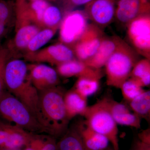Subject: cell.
<instances>
[{"label": "cell", "instance_id": "1", "mask_svg": "<svg viewBox=\"0 0 150 150\" xmlns=\"http://www.w3.org/2000/svg\"><path fill=\"white\" fill-rule=\"evenodd\" d=\"M37 118L46 134L60 139L69 128L64 102L65 91L59 86L38 91Z\"/></svg>", "mask_w": 150, "mask_h": 150}, {"label": "cell", "instance_id": "2", "mask_svg": "<svg viewBox=\"0 0 150 150\" xmlns=\"http://www.w3.org/2000/svg\"><path fill=\"white\" fill-rule=\"evenodd\" d=\"M4 79L6 90L23 103L37 118L38 92L30 81L28 64L20 58H11L5 67Z\"/></svg>", "mask_w": 150, "mask_h": 150}, {"label": "cell", "instance_id": "3", "mask_svg": "<svg viewBox=\"0 0 150 150\" xmlns=\"http://www.w3.org/2000/svg\"><path fill=\"white\" fill-rule=\"evenodd\" d=\"M0 119L32 134H46L29 108L6 90L0 97Z\"/></svg>", "mask_w": 150, "mask_h": 150}, {"label": "cell", "instance_id": "4", "mask_svg": "<svg viewBox=\"0 0 150 150\" xmlns=\"http://www.w3.org/2000/svg\"><path fill=\"white\" fill-rule=\"evenodd\" d=\"M140 56L129 43L121 38L104 66L107 85L120 89L130 77L134 66L140 59Z\"/></svg>", "mask_w": 150, "mask_h": 150}, {"label": "cell", "instance_id": "5", "mask_svg": "<svg viewBox=\"0 0 150 150\" xmlns=\"http://www.w3.org/2000/svg\"><path fill=\"white\" fill-rule=\"evenodd\" d=\"M83 117L89 128L109 140L113 150H119L118 124L101 99L88 106Z\"/></svg>", "mask_w": 150, "mask_h": 150}, {"label": "cell", "instance_id": "6", "mask_svg": "<svg viewBox=\"0 0 150 150\" xmlns=\"http://www.w3.org/2000/svg\"><path fill=\"white\" fill-rule=\"evenodd\" d=\"M89 21L84 10H78L66 13L59 29L60 42L72 48L85 31Z\"/></svg>", "mask_w": 150, "mask_h": 150}, {"label": "cell", "instance_id": "7", "mask_svg": "<svg viewBox=\"0 0 150 150\" xmlns=\"http://www.w3.org/2000/svg\"><path fill=\"white\" fill-rule=\"evenodd\" d=\"M126 27L129 45L140 56L150 60V14L137 18Z\"/></svg>", "mask_w": 150, "mask_h": 150}, {"label": "cell", "instance_id": "8", "mask_svg": "<svg viewBox=\"0 0 150 150\" xmlns=\"http://www.w3.org/2000/svg\"><path fill=\"white\" fill-rule=\"evenodd\" d=\"M23 56L31 63H46L56 66L76 59L72 48L61 42Z\"/></svg>", "mask_w": 150, "mask_h": 150}, {"label": "cell", "instance_id": "9", "mask_svg": "<svg viewBox=\"0 0 150 150\" xmlns=\"http://www.w3.org/2000/svg\"><path fill=\"white\" fill-rule=\"evenodd\" d=\"M103 29L92 23L73 46L76 59L84 62L91 58L105 36Z\"/></svg>", "mask_w": 150, "mask_h": 150}, {"label": "cell", "instance_id": "10", "mask_svg": "<svg viewBox=\"0 0 150 150\" xmlns=\"http://www.w3.org/2000/svg\"><path fill=\"white\" fill-rule=\"evenodd\" d=\"M118 0H93L85 5L84 10L90 21L103 29L115 18Z\"/></svg>", "mask_w": 150, "mask_h": 150}, {"label": "cell", "instance_id": "11", "mask_svg": "<svg viewBox=\"0 0 150 150\" xmlns=\"http://www.w3.org/2000/svg\"><path fill=\"white\" fill-rule=\"evenodd\" d=\"M15 27L14 37L8 41L6 46L10 51L13 58H19L18 56H22L32 38L42 28L27 21L15 22Z\"/></svg>", "mask_w": 150, "mask_h": 150}, {"label": "cell", "instance_id": "12", "mask_svg": "<svg viewBox=\"0 0 150 150\" xmlns=\"http://www.w3.org/2000/svg\"><path fill=\"white\" fill-rule=\"evenodd\" d=\"M32 134L0 119V149H23L29 143Z\"/></svg>", "mask_w": 150, "mask_h": 150}, {"label": "cell", "instance_id": "13", "mask_svg": "<svg viewBox=\"0 0 150 150\" xmlns=\"http://www.w3.org/2000/svg\"><path fill=\"white\" fill-rule=\"evenodd\" d=\"M30 78L38 91L59 86L60 81L56 70L41 63L28 64Z\"/></svg>", "mask_w": 150, "mask_h": 150}, {"label": "cell", "instance_id": "14", "mask_svg": "<svg viewBox=\"0 0 150 150\" xmlns=\"http://www.w3.org/2000/svg\"><path fill=\"white\" fill-rule=\"evenodd\" d=\"M150 11L149 0H118L114 18L126 26L137 18L150 14Z\"/></svg>", "mask_w": 150, "mask_h": 150}, {"label": "cell", "instance_id": "15", "mask_svg": "<svg viewBox=\"0 0 150 150\" xmlns=\"http://www.w3.org/2000/svg\"><path fill=\"white\" fill-rule=\"evenodd\" d=\"M101 100L117 124L137 129L141 128L142 118L131 112L128 105L115 101L109 96L104 97Z\"/></svg>", "mask_w": 150, "mask_h": 150}, {"label": "cell", "instance_id": "16", "mask_svg": "<svg viewBox=\"0 0 150 150\" xmlns=\"http://www.w3.org/2000/svg\"><path fill=\"white\" fill-rule=\"evenodd\" d=\"M56 70L59 75L64 78L89 77L100 80L103 77L101 69L91 68L84 62L76 59L56 66Z\"/></svg>", "mask_w": 150, "mask_h": 150}, {"label": "cell", "instance_id": "17", "mask_svg": "<svg viewBox=\"0 0 150 150\" xmlns=\"http://www.w3.org/2000/svg\"><path fill=\"white\" fill-rule=\"evenodd\" d=\"M121 39L117 35H105L95 54L85 63L94 69H101L115 51Z\"/></svg>", "mask_w": 150, "mask_h": 150}, {"label": "cell", "instance_id": "18", "mask_svg": "<svg viewBox=\"0 0 150 150\" xmlns=\"http://www.w3.org/2000/svg\"><path fill=\"white\" fill-rule=\"evenodd\" d=\"M76 124L87 150H105L109 146V140L89 128L84 120Z\"/></svg>", "mask_w": 150, "mask_h": 150}, {"label": "cell", "instance_id": "19", "mask_svg": "<svg viewBox=\"0 0 150 150\" xmlns=\"http://www.w3.org/2000/svg\"><path fill=\"white\" fill-rule=\"evenodd\" d=\"M64 102L68 118L71 121L77 115L83 116L87 108V98L79 94L74 89L65 92Z\"/></svg>", "mask_w": 150, "mask_h": 150}, {"label": "cell", "instance_id": "20", "mask_svg": "<svg viewBox=\"0 0 150 150\" xmlns=\"http://www.w3.org/2000/svg\"><path fill=\"white\" fill-rule=\"evenodd\" d=\"M16 8L12 2L0 0V42L15 27Z\"/></svg>", "mask_w": 150, "mask_h": 150}, {"label": "cell", "instance_id": "21", "mask_svg": "<svg viewBox=\"0 0 150 150\" xmlns=\"http://www.w3.org/2000/svg\"><path fill=\"white\" fill-rule=\"evenodd\" d=\"M57 142V150H87L76 123L69 127Z\"/></svg>", "mask_w": 150, "mask_h": 150}, {"label": "cell", "instance_id": "22", "mask_svg": "<svg viewBox=\"0 0 150 150\" xmlns=\"http://www.w3.org/2000/svg\"><path fill=\"white\" fill-rule=\"evenodd\" d=\"M58 28H42L34 35L30 41L22 56L25 54H30L41 49L53 38L58 31Z\"/></svg>", "mask_w": 150, "mask_h": 150}, {"label": "cell", "instance_id": "23", "mask_svg": "<svg viewBox=\"0 0 150 150\" xmlns=\"http://www.w3.org/2000/svg\"><path fill=\"white\" fill-rule=\"evenodd\" d=\"M129 103V107L133 112L148 121L150 116V91L145 90Z\"/></svg>", "mask_w": 150, "mask_h": 150}, {"label": "cell", "instance_id": "24", "mask_svg": "<svg viewBox=\"0 0 150 150\" xmlns=\"http://www.w3.org/2000/svg\"><path fill=\"white\" fill-rule=\"evenodd\" d=\"M130 78L135 81L142 88L150 84V60L140 59L134 66Z\"/></svg>", "mask_w": 150, "mask_h": 150}, {"label": "cell", "instance_id": "25", "mask_svg": "<svg viewBox=\"0 0 150 150\" xmlns=\"http://www.w3.org/2000/svg\"><path fill=\"white\" fill-rule=\"evenodd\" d=\"M57 139L48 134H33L23 150H57Z\"/></svg>", "mask_w": 150, "mask_h": 150}, {"label": "cell", "instance_id": "26", "mask_svg": "<svg viewBox=\"0 0 150 150\" xmlns=\"http://www.w3.org/2000/svg\"><path fill=\"white\" fill-rule=\"evenodd\" d=\"M100 81L96 78L80 77L78 78L73 89L82 96L87 98L98 91Z\"/></svg>", "mask_w": 150, "mask_h": 150}, {"label": "cell", "instance_id": "27", "mask_svg": "<svg viewBox=\"0 0 150 150\" xmlns=\"http://www.w3.org/2000/svg\"><path fill=\"white\" fill-rule=\"evenodd\" d=\"M64 16L62 11L58 7L49 4L43 13L42 20V28L59 29Z\"/></svg>", "mask_w": 150, "mask_h": 150}, {"label": "cell", "instance_id": "28", "mask_svg": "<svg viewBox=\"0 0 150 150\" xmlns=\"http://www.w3.org/2000/svg\"><path fill=\"white\" fill-rule=\"evenodd\" d=\"M120 89L123 98L128 103L145 91L139 84L130 78L122 84Z\"/></svg>", "mask_w": 150, "mask_h": 150}, {"label": "cell", "instance_id": "29", "mask_svg": "<svg viewBox=\"0 0 150 150\" xmlns=\"http://www.w3.org/2000/svg\"><path fill=\"white\" fill-rule=\"evenodd\" d=\"M11 54V52L6 46H0V97L6 90L4 73L6 64L12 58Z\"/></svg>", "mask_w": 150, "mask_h": 150}, {"label": "cell", "instance_id": "30", "mask_svg": "<svg viewBox=\"0 0 150 150\" xmlns=\"http://www.w3.org/2000/svg\"><path fill=\"white\" fill-rule=\"evenodd\" d=\"M93 0H63L67 10L66 13L70 11V9L82 5H86Z\"/></svg>", "mask_w": 150, "mask_h": 150}, {"label": "cell", "instance_id": "31", "mask_svg": "<svg viewBox=\"0 0 150 150\" xmlns=\"http://www.w3.org/2000/svg\"><path fill=\"white\" fill-rule=\"evenodd\" d=\"M138 139L140 141L150 145V128L143 130L138 134Z\"/></svg>", "mask_w": 150, "mask_h": 150}, {"label": "cell", "instance_id": "32", "mask_svg": "<svg viewBox=\"0 0 150 150\" xmlns=\"http://www.w3.org/2000/svg\"><path fill=\"white\" fill-rule=\"evenodd\" d=\"M132 150H150V145L143 143L138 139L134 143Z\"/></svg>", "mask_w": 150, "mask_h": 150}, {"label": "cell", "instance_id": "33", "mask_svg": "<svg viewBox=\"0 0 150 150\" xmlns=\"http://www.w3.org/2000/svg\"><path fill=\"white\" fill-rule=\"evenodd\" d=\"M0 150H23L22 149H0Z\"/></svg>", "mask_w": 150, "mask_h": 150}, {"label": "cell", "instance_id": "34", "mask_svg": "<svg viewBox=\"0 0 150 150\" xmlns=\"http://www.w3.org/2000/svg\"><path fill=\"white\" fill-rule=\"evenodd\" d=\"M105 150H113V148H112V146L110 147V146H109V147H108V148H107V149H106Z\"/></svg>", "mask_w": 150, "mask_h": 150}, {"label": "cell", "instance_id": "35", "mask_svg": "<svg viewBox=\"0 0 150 150\" xmlns=\"http://www.w3.org/2000/svg\"><path fill=\"white\" fill-rule=\"evenodd\" d=\"M22 1H33V0H22Z\"/></svg>", "mask_w": 150, "mask_h": 150}]
</instances>
